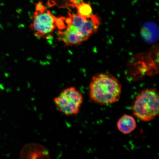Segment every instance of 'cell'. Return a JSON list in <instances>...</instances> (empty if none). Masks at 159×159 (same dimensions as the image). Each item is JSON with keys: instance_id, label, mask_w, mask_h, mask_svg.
<instances>
[{"instance_id": "1", "label": "cell", "mask_w": 159, "mask_h": 159, "mask_svg": "<svg viewBox=\"0 0 159 159\" xmlns=\"http://www.w3.org/2000/svg\"><path fill=\"white\" fill-rule=\"evenodd\" d=\"M91 100L100 105H110L120 99L122 85L116 77L110 74L101 73L92 77L89 86Z\"/></svg>"}, {"instance_id": "2", "label": "cell", "mask_w": 159, "mask_h": 159, "mask_svg": "<svg viewBox=\"0 0 159 159\" xmlns=\"http://www.w3.org/2000/svg\"><path fill=\"white\" fill-rule=\"evenodd\" d=\"M159 95L155 89L143 90L137 95L132 107L133 114L144 122L154 120L159 114Z\"/></svg>"}, {"instance_id": "3", "label": "cell", "mask_w": 159, "mask_h": 159, "mask_svg": "<svg viewBox=\"0 0 159 159\" xmlns=\"http://www.w3.org/2000/svg\"><path fill=\"white\" fill-rule=\"evenodd\" d=\"M57 110L66 116L78 114L83 102V97L80 91L74 87L66 88L53 100Z\"/></svg>"}, {"instance_id": "4", "label": "cell", "mask_w": 159, "mask_h": 159, "mask_svg": "<svg viewBox=\"0 0 159 159\" xmlns=\"http://www.w3.org/2000/svg\"><path fill=\"white\" fill-rule=\"evenodd\" d=\"M32 23L30 28L34 32L35 36L43 39H49L57 28V18L50 11H46L45 7L36 9L32 16Z\"/></svg>"}, {"instance_id": "5", "label": "cell", "mask_w": 159, "mask_h": 159, "mask_svg": "<svg viewBox=\"0 0 159 159\" xmlns=\"http://www.w3.org/2000/svg\"><path fill=\"white\" fill-rule=\"evenodd\" d=\"M65 29L58 31L57 39L64 43L66 46L79 45L87 41L78 30L73 25H67Z\"/></svg>"}, {"instance_id": "6", "label": "cell", "mask_w": 159, "mask_h": 159, "mask_svg": "<svg viewBox=\"0 0 159 159\" xmlns=\"http://www.w3.org/2000/svg\"><path fill=\"white\" fill-rule=\"evenodd\" d=\"M137 123L134 118L130 115H126L119 119L117 124L118 130L123 134H129L136 128Z\"/></svg>"}, {"instance_id": "7", "label": "cell", "mask_w": 159, "mask_h": 159, "mask_svg": "<svg viewBox=\"0 0 159 159\" xmlns=\"http://www.w3.org/2000/svg\"><path fill=\"white\" fill-rule=\"evenodd\" d=\"M156 25L153 24H148L145 25L142 30V35L146 41L152 42L156 40L157 35Z\"/></svg>"}, {"instance_id": "8", "label": "cell", "mask_w": 159, "mask_h": 159, "mask_svg": "<svg viewBox=\"0 0 159 159\" xmlns=\"http://www.w3.org/2000/svg\"><path fill=\"white\" fill-rule=\"evenodd\" d=\"M77 13L85 17L89 16L93 14V10L91 5L88 3H83L77 8Z\"/></svg>"}, {"instance_id": "9", "label": "cell", "mask_w": 159, "mask_h": 159, "mask_svg": "<svg viewBox=\"0 0 159 159\" xmlns=\"http://www.w3.org/2000/svg\"><path fill=\"white\" fill-rule=\"evenodd\" d=\"M65 18L63 17L57 18L56 21L57 28L60 30H62L66 28L65 25Z\"/></svg>"}, {"instance_id": "10", "label": "cell", "mask_w": 159, "mask_h": 159, "mask_svg": "<svg viewBox=\"0 0 159 159\" xmlns=\"http://www.w3.org/2000/svg\"><path fill=\"white\" fill-rule=\"evenodd\" d=\"M71 4L70 6L77 8L81 4L84 3L83 0H70Z\"/></svg>"}]
</instances>
